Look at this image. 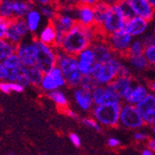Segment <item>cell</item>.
Returning <instances> with one entry per match:
<instances>
[{"label": "cell", "mask_w": 155, "mask_h": 155, "mask_svg": "<svg viewBox=\"0 0 155 155\" xmlns=\"http://www.w3.org/2000/svg\"><path fill=\"white\" fill-rule=\"evenodd\" d=\"M146 46L144 45L141 38H134L130 46L129 51L126 57H132V56H140L144 55Z\"/></svg>", "instance_id": "30"}, {"label": "cell", "mask_w": 155, "mask_h": 155, "mask_svg": "<svg viewBox=\"0 0 155 155\" xmlns=\"http://www.w3.org/2000/svg\"><path fill=\"white\" fill-rule=\"evenodd\" d=\"M122 104H106L94 106L91 110V117L107 127H115L119 126L120 110Z\"/></svg>", "instance_id": "6"}, {"label": "cell", "mask_w": 155, "mask_h": 155, "mask_svg": "<svg viewBox=\"0 0 155 155\" xmlns=\"http://www.w3.org/2000/svg\"><path fill=\"white\" fill-rule=\"evenodd\" d=\"M97 83L95 82V80L93 79V77L91 75H84L81 79L80 82V87H82L84 90L92 91L95 87H97Z\"/></svg>", "instance_id": "36"}, {"label": "cell", "mask_w": 155, "mask_h": 155, "mask_svg": "<svg viewBox=\"0 0 155 155\" xmlns=\"http://www.w3.org/2000/svg\"><path fill=\"white\" fill-rule=\"evenodd\" d=\"M150 93V90L147 86H145L144 84L135 82L131 86L130 89L127 91L122 101L127 104H131L136 106L140 102H142Z\"/></svg>", "instance_id": "18"}, {"label": "cell", "mask_w": 155, "mask_h": 155, "mask_svg": "<svg viewBox=\"0 0 155 155\" xmlns=\"http://www.w3.org/2000/svg\"><path fill=\"white\" fill-rule=\"evenodd\" d=\"M7 155H15V153L13 152V151H10V152L7 153Z\"/></svg>", "instance_id": "53"}, {"label": "cell", "mask_w": 155, "mask_h": 155, "mask_svg": "<svg viewBox=\"0 0 155 155\" xmlns=\"http://www.w3.org/2000/svg\"><path fill=\"white\" fill-rule=\"evenodd\" d=\"M119 56H114L107 63H95L91 75L95 80L98 86H107L110 84L118 75L123 66Z\"/></svg>", "instance_id": "4"}, {"label": "cell", "mask_w": 155, "mask_h": 155, "mask_svg": "<svg viewBox=\"0 0 155 155\" xmlns=\"http://www.w3.org/2000/svg\"><path fill=\"white\" fill-rule=\"evenodd\" d=\"M133 139L137 141V142H145V141H147V139H149V135L144 131L137 130L133 134Z\"/></svg>", "instance_id": "42"}, {"label": "cell", "mask_w": 155, "mask_h": 155, "mask_svg": "<svg viewBox=\"0 0 155 155\" xmlns=\"http://www.w3.org/2000/svg\"><path fill=\"white\" fill-rule=\"evenodd\" d=\"M33 8L31 0H12V19H24Z\"/></svg>", "instance_id": "26"}, {"label": "cell", "mask_w": 155, "mask_h": 155, "mask_svg": "<svg viewBox=\"0 0 155 155\" xmlns=\"http://www.w3.org/2000/svg\"><path fill=\"white\" fill-rule=\"evenodd\" d=\"M106 41L110 45L112 51L119 57H126L129 51L132 38L125 30H121L105 37Z\"/></svg>", "instance_id": "10"}, {"label": "cell", "mask_w": 155, "mask_h": 155, "mask_svg": "<svg viewBox=\"0 0 155 155\" xmlns=\"http://www.w3.org/2000/svg\"><path fill=\"white\" fill-rule=\"evenodd\" d=\"M78 61V68L82 75H91V71L96 63V59L91 48H87L81 51L76 56Z\"/></svg>", "instance_id": "22"}, {"label": "cell", "mask_w": 155, "mask_h": 155, "mask_svg": "<svg viewBox=\"0 0 155 155\" xmlns=\"http://www.w3.org/2000/svg\"><path fill=\"white\" fill-rule=\"evenodd\" d=\"M74 17L77 24L85 27H95V17H94V10L92 6H74Z\"/></svg>", "instance_id": "21"}, {"label": "cell", "mask_w": 155, "mask_h": 155, "mask_svg": "<svg viewBox=\"0 0 155 155\" xmlns=\"http://www.w3.org/2000/svg\"><path fill=\"white\" fill-rule=\"evenodd\" d=\"M4 67L7 72V79L6 81H10V82H18L23 75V64L20 61L19 57L13 53L12 55L7 58L3 62Z\"/></svg>", "instance_id": "17"}, {"label": "cell", "mask_w": 155, "mask_h": 155, "mask_svg": "<svg viewBox=\"0 0 155 155\" xmlns=\"http://www.w3.org/2000/svg\"><path fill=\"white\" fill-rule=\"evenodd\" d=\"M35 38L39 40L46 45L49 46H54L55 47V41H56V31L53 27L51 22H48L46 25H44L41 30L38 31V33L35 35Z\"/></svg>", "instance_id": "25"}, {"label": "cell", "mask_w": 155, "mask_h": 155, "mask_svg": "<svg viewBox=\"0 0 155 155\" xmlns=\"http://www.w3.org/2000/svg\"><path fill=\"white\" fill-rule=\"evenodd\" d=\"M7 79V72L6 69L4 67L3 62H0V80L1 81H6Z\"/></svg>", "instance_id": "47"}, {"label": "cell", "mask_w": 155, "mask_h": 155, "mask_svg": "<svg viewBox=\"0 0 155 155\" xmlns=\"http://www.w3.org/2000/svg\"><path fill=\"white\" fill-rule=\"evenodd\" d=\"M150 90L152 91L153 94H155V80H153L152 82L150 84Z\"/></svg>", "instance_id": "51"}, {"label": "cell", "mask_w": 155, "mask_h": 155, "mask_svg": "<svg viewBox=\"0 0 155 155\" xmlns=\"http://www.w3.org/2000/svg\"><path fill=\"white\" fill-rule=\"evenodd\" d=\"M141 39H142V41L146 47H149V46L155 44V35L154 33H147V35H145L144 37Z\"/></svg>", "instance_id": "41"}, {"label": "cell", "mask_w": 155, "mask_h": 155, "mask_svg": "<svg viewBox=\"0 0 155 155\" xmlns=\"http://www.w3.org/2000/svg\"><path fill=\"white\" fill-rule=\"evenodd\" d=\"M134 15L150 22L155 16V9L147 0H126Z\"/></svg>", "instance_id": "15"}, {"label": "cell", "mask_w": 155, "mask_h": 155, "mask_svg": "<svg viewBox=\"0 0 155 155\" xmlns=\"http://www.w3.org/2000/svg\"><path fill=\"white\" fill-rule=\"evenodd\" d=\"M99 35L96 27H85L76 24L64 36L58 50L67 54L77 56L82 51L91 48Z\"/></svg>", "instance_id": "1"}, {"label": "cell", "mask_w": 155, "mask_h": 155, "mask_svg": "<svg viewBox=\"0 0 155 155\" xmlns=\"http://www.w3.org/2000/svg\"><path fill=\"white\" fill-rule=\"evenodd\" d=\"M127 20V19L124 15L123 12L121 11L117 3H113L110 7V10L107 13L103 24L99 27L97 31L101 36L106 37L114 32L124 30Z\"/></svg>", "instance_id": "5"}, {"label": "cell", "mask_w": 155, "mask_h": 155, "mask_svg": "<svg viewBox=\"0 0 155 155\" xmlns=\"http://www.w3.org/2000/svg\"><path fill=\"white\" fill-rule=\"evenodd\" d=\"M100 0H68V4L71 6H77V5H89L94 6L97 4Z\"/></svg>", "instance_id": "40"}, {"label": "cell", "mask_w": 155, "mask_h": 155, "mask_svg": "<svg viewBox=\"0 0 155 155\" xmlns=\"http://www.w3.org/2000/svg\"><path fill=\"white\" fill-rule=\"evenodd\" d=\"M23 74L28 79L30 85L33 87H39L43 78V72L40 71L37 66H30L23 67Z\"/></svg>", "instance_id": "27"}, {"label": "cell", "mask_w": 155, "mask_h": 155, "mask_svg": "<svg viewBox=\"0 0 155 155\" xmlns=\"http://www.w3.org/2000/svg\"><path fill=\"white\" fill-rule=\"evenodd\" d=\"M52 3L55 4L57 7H60L68 3V0H52Z\"/></svg>", "instance_id": "49"}, {"label": "cell", "mask_w": 155, "mask_h": 155, "mask_svg": "<svg viewBox=\"0 0 155 155\" xmlns=\"http://www.w3.org/2000/svg\"><path fill=\"white\" fill-rule=\"evenodd\" d=\"M25 90V87L16 82H10V81H1L0 82V91L5 94H10L11 92L21 93Z\"/></svg>", "instance_id": "33"}, {"label": "cell", "mask_w": 155, "mask_h": 155, "mask_svg": "<svg viewBox=\"0 0 155 155\" xmlns=\"http://www.w3.org/2000/svg\"><path fill=\"white\" fill-rule=\"evenodd\" d=\"M81 122H82L84 126L90 127L91 130H94L95 131H98V132L102 131V126L92 117H84L81 119Z\"/></svg>", "instance_id": "37"}, {"label": "cell", "mask_w": 155, "mask_h": 155, "mask_svg": "<svg viewBox=\"0 0 155 155\" xmlns=\"http://www.w3.org/2000/svg\"><path fill=\"white\" fill-rule=\"evenodd\" d=\"M145 122L136 106L124 103L121 106L119 126L127 130H139L143 127Z\"/></svg>", "instance_id": "8"}, {"label": "cell", "mask_w": 155, "mask_h": 155, "mask_svg": "<svg viewBox=\"0 0 155 155\" xmlns=\"http://www.w3.org/2000/svg\"><path fill=\"white\" fill-rule=\"evenodd\" d=\"M64 111V113L66 114L67 116H69L72 119H79V115H78V113L74 110H71L70 107H67V109H64L62 110Z\"/></svg>", "instance_id": "46"}, {"label": "cell", "mask_w": 155, "mask_h": 155, "mask_svg": "<svg viewBox=\"0 0 155 155\" xmlns=\"http://www.w3.org/2000/svg\"><path fill=\"white\" fill-rule=\"evenodd\" d=\"M67 83L63 73L58 67H54L49 72L45 73L43 75L42 81L40 83L39 87L44 92L49 93L53 91L61 90L62 87H66Z\"/></svg>", "instance_id": "12"}, {"label": "cell", "mask_w": 155, "mask_h": 155, "mask_svg": "<svg viewBox=\"0 0 155 155\" xmlns=\"http://www.w3.org/2000/svg\"><path fill=\"white\" fill-rule=\"evenodd\" d=\"M144 56L146 57L147 63L151 67H155V44L146 47Z\"/></svg>", "instance_id": "38"}, {"label": "cell", "mask_w": 155, "mask_h": 155, "mask_svg": "<svg viewBox=\"0 0 155 155\" xmlns=\"http://www.w3.org/2000/svg\"><path fill=\"white\" fill-rule=\"evenodd\" d=\"M0 11H1V0H0Z\"/></svg>", "instance_id": "56"}, {"label": "cell", "mask_w": 155, "mask_h": 155, "mask_svg": "<svg viewBox=\"0 0 155 155\" xmlns=\"http://www.w3.org/2000/svg\"><path fill=\"white\" fill-rule=\"evenodd\" d=\"M152 131H153V134L155 135V126H153V127H152Z\"/></svg>", "instance_id": "54"}, {"label": "cell", "mask_w": 155, "mask_h": 155, "mask_svg": "<svg viewBox=\"0 0 155 155\" xmlns=\"http://www.w3.org/2000/svg\"><path fill=\"white\" fill-rule=\"evenodd\" d=\"M32 36L29 31L28 26L24 19H12L10 20L9 30L6 35V40L13 46H17L23 40Z\"/></svg>", "instance_id": "11"}, {"label": "cell", "mask_w": 155, "mask_h": 155, "mask_svg": "<svg viewBox=\"0 0 155 155\" xmlns=\"http://www.w3.org/2000/svg\"><path fill=\"white\" fill-rule=\"evenodd\" d=\"M51 23L56 31L55 47L59 49L64 36L77 24L74 17V6L67 3L58 7L57 15L52 20Z\"/></svg>", "instance_id": "2"}, {"label": "cell", "mask_w": 155, "mask_h": 155, "mask_svg": "<svg viewBox=\"0 0 155 155\" xmlns=\"http://www.w3.org/2000/svg\"><path fill=\"white\" fill-rule=\"evenodd\" d=\"M91 94L94 106H101L106 104H122V99L112 91L109 85L97 86L91 91Z\"/></svg>", "instance_id": "13"}, {"label": "cell", "mask_w": 155, "mask_h": 155, "mask_svg": "<svg viewBox=\"0 0 155 155\" xmlns=\"http://www.w3.org/2000/svg\"><path fill=\"white\" fill-rule=\"evenodd\" d=\"M57 67L63 73L67 86L72 87V89H75L80 86V82L83 75L79 71L76 56L67 54V53L58 50Z\"/></svg>", "instance_id": "3"}, {"label": "cell", "mask_w": 155, "mask_h": 155, "mask_svg": "<svg viewBox=\"0 0 155 155\" xmlns=\"http://www.w3.org/2000/svg\"><path fill=\"white\" fill-rule=\"evenodd\" d=\"M15 49L16 47L6 39H0V62H4L7 58L15 53Z\"/></svg>", "instance_id": "32"}, {"label": "cell", "mask_w": 155, "mask_h": 155, "mask_svg": "<svg viewBox=\"0 0 155 155\" xmlns=\"http://www.w3.org/2000/svg\"><path fill=\"white\" fill-rule=\"evenodd\" d=\"M147 1H149V2L151 4V6L155 9V0H147Z\"/></svg>", "instance_id": "52"}, {"label": "cell", "mask_w": 155, "mask_h": 155, "mask_svg": "<svg viewBox=\"0 0 155 155\" xmlns=\"http://www.w3.org/2000/svg\"><path fill=\"white\" fill-rule=\"evenodd\" d=\"M41 15L44 19H46L48 22H51L53 19L55 18L58 12V7L55 4H51V5H47L43 6L41 8H38Z\"/></svg>", "instance_id": "34"}, {"label": "cell", "mask_w": 155, "mask_h": 155, "mask_svg": "<svg viewBox=\"0 0 155 155\" xmlns=\"http://www.w3.org/2000/svg\"><path fill=\"white\" fill-rule=\"evenodd\" d=\"M73 100L80 110L84 112H91L94 107V102L92 98L91 91L84 90L82 87H75L73 89Z\"/></svg>", "instance_id": "19"}, {"label": "cell", "mask_w": 155, "mask_h": 155, "mask_svg": "<svg viewBox=\"0 0 155 155\" xmlns=\"http://www.w3.org/2000/svg\"><path fill=\"white\" fill-rule=\"evenodd\" d=\"M150 22L147 20L138 16H133L127 20L124 30L129 33L132 38H139L144 36L149 29Z\"/></svg>", "instance_id": "20"}, {"label": "cell", "mask_w": 155, "mask_h": 155, "mask_svg": "<svg viewBox=\"0 0 155 155\" xmlns=\"http://www.w3.org/2000/svg\"><path fill=\"white\" fill-rule=\"evenodd\" d=\"M153 33H154V35H155V28H154V31H153Z\"/></svg>", "instance_id": "57"}, {"label": "cell", "mask_w": 155, "mask_h": 155, "mask_svg": "<svg viewBox=\"0 0 155 155\" xmlns=\"http://www.w3.org/2000/svg\"><path fill=\"white\" fill-rule=\"evenodd\" d=\"M42 155H49V154H48V153H46V152H43Z\"/></svg>", "instance_id": "55"}, {"label": "cell", "mask_w": 155, "mask_h": 155, "mask_svg": "<svg viewBox=\"0 0 155 155\" xmlns=\"http://www.w3.org/2000/svg\"><path fill=\"white\" fill-rule=\"evenodd\" d=\"M136 81L134 80V78L132 76H120V75H118L110 84H109V86L111 87L112 91L123 100V97L125 96L127 91L130 89L131 86Z\"/></svg>", "instance_id": "23"}, {"label": "cell", "mask_w": 155, "mask_h": 155, "mask_svg": "<svg viewBox=\"0 0 155 155\" xmlns=\"http://www.w3.org/2000/svg\"><path fill=\"white\" fill-rule=\"evenodd\" d=\"M0 16L6 19H12V0H1Z\"/></svg>", "instance_id": "35"}, {"label": "cell", "mask_w": 155, "mask_h": 155, "mask_svg": "<svg viewBox=\"0 0 155 155\" xmlns=\"http://www.w3.org/2000/svg\"><path fill=\"white\" fill-rule=\"evenodd\" d=\"M43 16L40 12L38 8H33L31 9L28 15H27L24 18V20L27 23V26H28L29 31L31 32V35L32 36H35L38 31L41 30V26L43 23Z\"/></svg>", "instance_id": "24"}, {"label": "cell", "mask_w": 155, "mask_h": 155, "mask_svg": "<svg viewBox=\"0 0 155 155\" xmlns=\"http://www.w3.org/2000/svg\"><path fill=\"white\" fill-rule=\"evenodd\" d=\"M48 97L54 103L60 110H64L69 107V99L65 94V92L61 90L53 91L51 92L47 93Z\"/></svg>", "instance_id": "29"}, {"label": "cell", "mask_w": 155, "mask_h": 155, "mask_svg": "<svg viewBox=\"0 0 155 155\" xmlns=\"http://www.w3.org/2000/svg\"><path fill=\"white\" fill-rule=\"evenodd\" d=\"M141 155H154V152L151 150H150L149 147H147V149L142 150V152H141Z\"/></svg>", "instance_id": "50"}, {"label": "cell", "mask_w": 155, "mask_h": 155, "mask_svg": "<svg viewBox=\"0 0 155 155\" xmlns=\"http://www.w3.org/2000/svg\"><path fill=\"white\" fill-rule=\"evenodd\" d=\"M111 4H109L104 0H100V1L93 6L94 10V17H95V27L98 29L99 27L103 24L104 20L107 16V13L110 10V7Z\"/></svg>", "instance_id": "28"}, {"label": "cell", "mask_w": 155, "mask_h": 155, "mask_svg": "<svg viewBox=\"0 0 155 155\" xmlns=\"http://www.w3.org/2000/svg\"><path fill=\"white\" fill-rule=\"evenodd\" d=\"M107 146L111 149H116V147H119L121 146V141L116 138V137H110L107 139Z\"/></svg>", "instance_id": "44"}, {"label": "cell", "mask_w": 155, "mask_h": 155, "mask_svg": "<svg viewBox=\"0 0 155 155\" xmlns=\"http://www.w3.org/2000/svg\"><path fill=\"white\" fill-rule=\"evenodd\" d=\"M145 125L155 126V94L150 93L142 102L136 105Z\"/></svg>", "instance_id": "16"}, {"label": "cell", "mask_w": 155, "mask_h": 155, "mask_svg": "<svg viewBox=\"0 0 155 155\" xmlns=\"http://www.w3.org/2000/svg\"><path fill=\"white\" fill-rule=\"evenodd\" d=\"M147 147H149L150 150H151L153 152H155V138L150 139L149 141H147Z\"/></svg>", "instance_id": "48"}, {"label": "cell", "mask_w": 155, "mask_h": 155, "mask_svg": "<svg viewBox=\"0 0 155 155\" xmlns=\"http://www.w3.org/2000/svg\"><path fill=\"white\" fill-rule=\"evenodd\" d=\"M37 45V56L36 66L43 72V74L49 72L54 67L57 66L58 49L54 46L46 45L36 39Z\"/></svg>", "instance_id": "7"}, {"label": "cell", "mask_w": 155, "mask_h": 155, "mask_svg": "<svg viewBox=\"0 0 155 155\" xmlns=\"http://www.w3.org/2000/svg\"><path fill=\"white\" fill-rule=\"evenodd\" d=\"M10 20L0 16V39H6L7 32L9 30Z\"/></svg>", "instance_id": "39"}, {"label": "cell", "mask_w": 155, "mask_h": 155, "mask_svg": "<svg viewBox=\"0 0 155 155\" xmlns=\"http://www.w3.org/2000/svg\"><path fill=\"white\" fill-rule=\"evenodd\" d=\"M31 2L35 5V7L36 8H41L43 6H47V5H51L52 4V0H31Z\"/></svg>", "instance_id": "45"}, {"label": "cell", "mask_w": 155, "mask_h": 155, "mask_svg": "<svg viewBox=\"0 0 155 155\" xmlns=\"http://www.w3.org/2000/svg\"><path fill=\"white\" fill-rule=\"evenodd\" d=\"M127 59L130 68L135 70L137 71H143L147 70L150 67L149 63H147V59L144 55L140 56H132V57H126Z\"/></svg>", "instance_id": "31"}, {"label": "cell", "mask_w": 155, "mask_h": 155, "mask_svg": "<svg viewBox=\"0 0 155 155\" xmlns=\"http://www.w3.org/2000/svg\"><path fill=\"white\" fill-rule=\"evenodd\" d=\"M91 48L93 51L97 63H107L111 60L115 55L110 45L106 41L105 37L99 35L98 38L93 42Z\"/></svg>", "instance_id": "14"}, {"label": "cell", "mask_w": 155, "mask_h": 155, "mask_svg": "<svg viewBox=\"0 0 155 155\" xmlns=\"http://www.w3.org/2000/svg\"><path fill=\"white\" fill-rule=\"evenodd\" d=\"M15 54L19 57L23 66H36L37 45L35 36L27 38L16 46Z\"/></svg>", "instance_id": "9"}, {"label": "cell", "mask_w": 155, "mask_h": 155, "mask_svg": "<svg viewBox=\"0 0 155 155\" xmlns=\"http://www.w3.org/2000/svg\"><path fill=\"white\" fill-rule=\"evenodd\" d=\"M69 138H70L71 142V144L73 146H75L76 147H78L81 146V139H80L78 134H76L74 132H71V133H70Z\"/></svg>", "instance_id": "43"}]
</instances>
